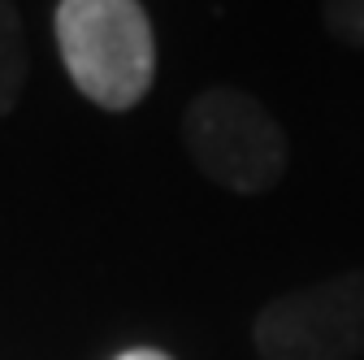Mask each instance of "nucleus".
Segmentation results:
<instances>
[{
	"instance_id": "f257e3e1",
	"label": "nucleus",
	"mask_w": 364,
	"mask_h": 360,
	"mask_svg": "<svg viewBox=\"0 0 364 360\" xmlns=\"http://www.w3.org/2000/svg\"><path fill=\"white\" fill-rule=\"evenodd\" d=\"M57 53L78 96L105 113L134 109L156 83V31L139 0H57Z\"/></svg>"
},
{
	"instance_id": "f03ea898",
	"label": "nucleus",
	"mask_w": 364,
	"mask_h": 360,
	"mask_svg": "<svg viewBox=\"0 0 364 360\" xmlns=\"http://www.w3.org/2000/svg\"><path fill=\"white\" fill-rule=\"evenodd\" d=\"M182 144L213 187L235 196H264L282 183L291 139L252 92L208 87L182 113Z\"/></svg>"
},
{
	"instance_id": "7ed1b4c3",
	"label": "nucleus",
	"mask_w": 364,
	"mask_h": 360,
	"mask_svg": "<svg viewBox=\"0 0 364 360\" xmlns=\"http://www.w3.org/2000/svg\"><path fill=\"white\" fill-rule=\"evenodd\" d=\"M252 347L260 360H360L364 269H347L269 300L252 317Z\"/></svg>"
},
{
	"instance_id": "20e7f679",
	"label": "nucleus",
	"mask_w": 364,
	"mask_h": 360,
	"mask_svg": "<svg viewBox=\"0 0 364 360\" xmlns=\"http://www.w3.org/2000/svg\"><path fill=\"white\" fill-rule=\"evenodd\" d=\"M31 48H26V22L14 0H0V117H9L26 92Z\"/></svg>"
},
{
	"instance_id": "39448f33",
	"label": "nucleus",
	"mask_w": 364,
	"mask_h": 360,
	"mask_svg": "<svg viewBox=\"0 0 364 360\" xmlns=\"http://www.w3.org/2000/svg\"><path fill=\"white\" fill-rule=\"evenodd\" d=\"M321 22L338 43L364 48V0H321Z\"/></svg>"
},
{
	"instance_id": "423d86ee",
	"label": "nucleus",
	"mask_w": 364,
	"mask_h": 360,
	"mask_svg": "<svg viewBox=\"0 0 364 360\" xmlns=\"http://www.w3.org/2000/svg\"><path fill=\"white\" fill-rule=\"evenodd\" d=\"M113 360H173V356L161 351V347H126V351H117Z\"/></svg>"
}]
</instances>
